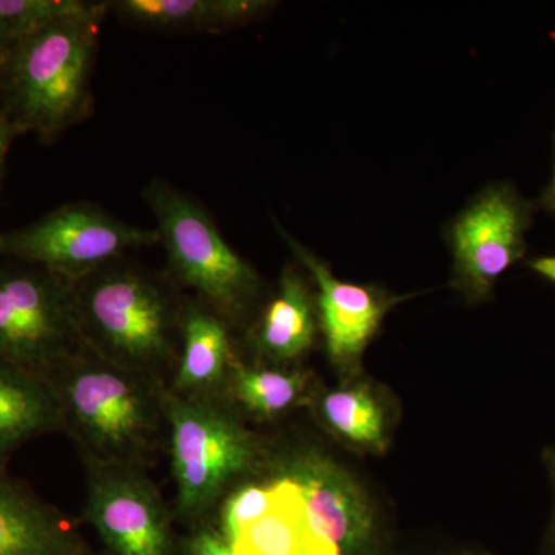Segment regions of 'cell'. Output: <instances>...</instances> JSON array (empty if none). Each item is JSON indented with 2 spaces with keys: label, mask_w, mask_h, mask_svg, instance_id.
I'll return each mask as SVG.
<instances>
[{
  "label": "cell",
  "mask_w": 555,
  "mask_h": 555,
  "mask_svg": "<svg viewBox=\"0 0 555 555\" xmlns=\"http://www.w3.org/2000/svg\"><path fill=\"white\" fill-rule=\"evenodd\" d=\"M83 517L108 555H177L169 509L144 467L89 466Z\"/></svg>",
  "instance_id": "obj_8"
},
{
  "label": "cell",
  "mask_w": 555,
  "mask_h": 555,
  "mask_svg": "<svg viewBox=\"0 0 555 555\" xmlns=\"http://www.w3.org/2000/svg\"><path fill=\"white\" fill-rule=\"evenodd\" d=\"M61 427L51 379L0 360V470L22 444Z\"/></svg>",
  "instance_id": "obj_14"
},
{
  "label": "cell",
  "mask_w": 555,
  "mask_h": 555,
  "mask_svg": "<svg viewBox=\"0 0 555 555\" xmlns=\"http://www.w3.org/2000/svg\"><path fill=\"white\" fill-rule=\"evenodd\" d=\"M73 284L83 345L118 366L158 379L175 360L182 315L166 287L120 259Z\"/></svg>",
  "instance_id": "obj_3"
},
{
  "label": "cell",
  "mask_w": 555,
  "mask_h": 555,
  "mask_svg": "<svg viewBox=\"0 0 555 555\" xmlns=\"http://www.w3.org/2000/svg\"><path fill=\"white\" fill-rule=\"evenodd\" d=\"M0 555H91L64 514L0 470Z\"/></svg>",
  "instance_id": "obj_12"
},
{
  "label": "cell",
  "mask_w": 555,
  "mask_h": 555,
  "mask_svg": "<svg viewBox=\"0 0 555 555\" xmlns=\"http://www.w3.org/2000/svg\"><path fill=\"white\" fill-rule=\"evenodd\" d=\"M108 3L14 40L0 75L3 115L14 130L53 139L87 118L91 72Z\"/></svg>",
  "instance_id": "obj_2"
},
{
  "label": "cell",
  "mask_w": 555,
  "mask_h": 555,
  "mask_svg": "<svg viewBox=\"0 0 555 555\" xmlns=\"http://www.w3.org/2000/svg\"><path fill=\"white\" fill-rule=\"evenodd\" d=\"M11 43H13V40L10 39L9 31L0 20V75H2L3 65H5L7 56H9Z\"/></svg>",
  "instance_id": "obj_25"
},
{
  "label": "cell",
  "mask_w": 555,
  "mask_h": 555,
  "mask_svg": "<svg viewBox=\"0 0 555 555\" xmlns=\"http://www.w3.org/2000/svg\"><path fill=\"white\" fill-rule=\"evenodd\" d=\"M275 494L264 516L244 528L232 545L235 555H341L310 524L305 495L292 478L273 481Z\"/></svg>",
  "instance_id": "obj_13"
},
{
  "label": "cell",
  "mask_w": 555,
  "mask_h": 555,
  "mask_svg": "<svg viewBox=\"0 0 555 555\" xmlns=\"http://www.w3.org/2000/svg\"><path fill=\"white\" fill-rule=\"evenodd\" d=\"M315 331V310L308 286L297 270L287 269L259 324V350L270 360H295L308 352Z\"/></svg>",
  "instance_id": "obj_17"
},
{
  "label": "cell",
  "mask_w": 555,
  "mask_h": 555,
  "mask_svg": "<svg viewBox=\"0 0 555 555\" xmlns=\"http://www.w3.org/2000/svg\"><path fill=\"white\" fill-rule=\"evenodd\" d=\"M540 206L555 215V169L550 184H547L545 192L542 193V198H540Z\"/></svg>",
  "instance_id": "obj_26"
},
{
  "label": "cell",
  "mask_w": 555,
  "mask_h": 555,
  "mask_svg": "<svg viewBox=\"0 0 555 555\" xmlns=\"http://www.w3.org/2000/svg\"><path fill=\"white\" fill-rule=\"evenodd\" d=\"M275 485H246L229 494L219 514V529L222 537L232 543L235 537L264 516L273 502Z\"/></svg>",
  "instance_id": "obj_21"
},
{
  "label": "cell",
  "mask_w": 555,
  "mask_h": 555,
  "mask_svg": "<svg viewBox=\"0 0 555 555\" xmlns=\"http://www.w3.org/2000/svg\"><path fill=\"white\" fill-rule=\"evenodd\" d=\"M100 3L89 0H0V20L14 42L57 22L91 13Z\"/></svg>",
  "instance_id": "obj_20"
},
{
  "label": "cell",
  "mask_w": 555,
  "mask_h": 555,
  "mask_svg": "<svg viewBox=\"0 0 555 555\" xmlns=\"http://www.w3.org/2000/svg\"><path fill=\"white\" fill-rule=\"evenodd\" d=\"M551 465H553V473L555 478V452L553 454V460H551ZM554 550H555V528H554Z\"/></svg>",
  "instance_id": "obj_27"
},
{
  "label": "cell",
  "mask_w": 555,
  "mask_h": 555,
  "mask_svg": "<svg viewBox=\"0 0 555 555\" xmlns=\"http://www.w3.org/2000/svg\"><path fill=\"white\" fill-rule=\"evenodd\" d=\"M528 228V204L516 190L500 184L481 192L449 229L459 283L478 297L489 294L524 258Z\"/></svg>",
  "instance_id": "obj_9"
},
{
  "label": "cell",
  "mask_w": 555,
  "mask_h": 555,
  "mask_svg": "<svg viewBox=\"0 0 555 555\" xmlns=\"http://www.w3.org/2000/svg\"><path fill=\"white\" fill-rule=\"evenodd\" d=\"M177 555H235L218 529L199 528L178 547Z\"/></svg>",
  "instance_id": "obj_22"
},
{
  "label": "cell",
  "mask_w": 555,
  "mask_h": 555,
  "mask_svg": "<svg viewBox=\"0 0 555 555\" xmlns=\"http://www.w3.org/2000/svg\"><path fill=\"white\" fill-rule=\"evenodd\" d=\"M160 243L156 229H142L91 203L56 208L27 228L0 233V255H9L78 283L133 248Z\"/></svg>",
  "instance_id": "obj_7"
},
{
  "label": "cell",
  "mask_w": 555,
  "mask_h": 555,
  "mask_svg": "<svg viewBox=\"0 0 555 555\" xmlns=\"http://www.w3.org/2000/svg\"><path fill=\"white\" fill-rule=\"evenodd\" d=\"M163 404L170 429L178 516L199 520L233 480L250 467L254 443L243 426L211 396H179L163 389Z\"/></svg>",
  "instance_id": "obj_5"
},
{
  "label": "cell",
  "mask_w": 555,
  "mask_h": 555,
  "mask_svg": "<svg viewBox=\"0 0 555 555\" xmlns=\"http://www.w3.org/2000/svg\"><path fill=\"white\" fill-rule=\"evenodd\" d=\"M531 268L555 284V257L537 258L531 262Z\"/></svg>",
  "instance_id": "obj_24"
},
{
  "label": "cell",
  "mask_w": 555,
  "mask_h": 555,
  "mask_svg": "<svg viewBox=\"0 0 555 555\" xmlns=\"http://www.w3.org/2000/svg\"><path fill=\"white\" fill-rule=\"evenodd\" d=\"M17 131L14 130L13 124L7 119L3 113H0V178H2L3 163H5L7 152H9L11 139Z\"/></svg>",
  "instance_id": "obj_23"
},
{
  "label": "cell",
  "mask_w": 555,
  "mask_h": 555,
  "mask_svg": "<svg viewBox=\"0 0 555 555\" xmlns=\"http://www.w3.org/2000/svg\"><path fill=\"white\" fill-rule=\"evenodd\" d=\"M65 430L87 466L144 467L167 425L158 379L83 346L50 378Z\"/></svg>",
  "instance_id": "obj_1"
},
{
  "label": "cell",
  "mask_w": 555,
  "mask_h": 555,
  "mask_svg": "<svg viewBox=\"0 0 555 555\" xmlns=\"http://www.w3.org/2000/svg\"><path fill=\"white\" fill-rule=\"evenodd\" d=\"M83 346L75 284L38 266L0 269V360L51 378Z\"/></svg>",
  "instance_id": "obj_6"
},
{
  "label": "cell",
  "mask_w": 555,
  "mask_h": 555,
  "mask_svg": "<svg viewBox=\"0 0 555 555\" xmlns=\"http://www.w3.org/2000/svg\"><path fill=\"white\" fill-rule=\"evenodd\" d=\"M229 377L241 404L262 416L283 414L297 403L306 387V377L298 372L247 369L240 363H233Z\"/></svg>",
  "instance_id": "obj_18"
},
{
  "label": "cell",
  "mask_w": 555,
  "mask_h": 555,
  "mask_svg": "<svg viewBox=\"0 0 555 555\" xmlns=\"http://www.w3.org/2000/svg\"><path fill=\"white\" fill-rule=\"evenodd\" d=\"M120 20L159 31H218L255 20L272 3L261 0H116Z\"/></svg>",
  "instance_id": "obj_16"
},
{
  "label": "cell",
  "mask_w": 555,
  "mask_h": 555,
  "mask_svg": "<svg viewBox=\"0 0 555 555\" xmlns=\"http://www.w3.org/2000/svg\"><path fill=\"white\" fill-rule=\"evenodd\" d=\"M281 235L315 280L320 291L317 305L328 353L338 361L353 360L378 331L389 302L372 288L343 283L297 240L284 230Z\"/></svg>",
  "instance_id": "obj_10"
},
{
  "label": "cell",
  "mask_w": 555,
  "mask_h": 555,
  "mask_svg": "<svg viewBox=\"0 0 555 555\" xmlns=\"http://www.w3.org/2000/svg\"><path fill=\"white\" fill-rule=\"evenodd\" d=\"M144 198L158 222L171 275L198 292L222 320L240 315L257 294L258 276L229 246L206 208L163 179L150 182Z\"/></svg>",
  "instance_id": "obj_4"
},
{
  "label": "cell",
  "mask_w": 555,
  "mask_h": 555,
  "mask_svg": "<svg viewBox=\"0 0 555 555\" xmlns=\"http://www.w3.org/2000/svg\"><path fill=\"white\" fill-rule=\"evenodd\" d=\"M288 478L305 495L310 524L341 555H377V534L366 505L334 467L317 459L292 466Z\"/></svg>",
  "instance_id": "obj_11"
},
{
  "label": "cell",
  "mask_w": 555,
  "mask_h": 555,
  "mask_svg": "<svg viewBox=\"0 0 555 555\" xmlns=\"http://www.w3.org/2000/svg\"><path fill=\"white\" fill-rule=\"evenodd\" d=\"M182 352L170 390L208 397L232 371L233 353L224 320L207 306H188L181 315Z\"/></svg>",
  "instance_id": "obj_15"
},
{
  "label": "cell",
  "mask_w": 555,
  "mask_h": 555,
  "mask_svg": "<svg viewBox=\"0 0 555 555\" xmlns=\"http://www.w3.org/2000/svg\"><path fill=\"white\" fill-rule=\"evenodd\" d=\"M328 425L347 440L382 449L385 447L383 412L374 397L364 389L338 390L323 400Z\"/></svg>",
  "instance_id": "obj_19"
}]
</instances>
